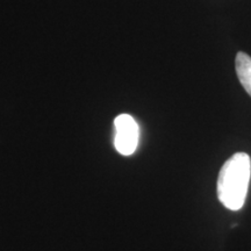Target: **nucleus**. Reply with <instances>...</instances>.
<instances>
[{
  "instance_id": "nucleus-1",
  "label": "nucleus",
  "mask_w": 251,
  "mask_h": 251,
  "mask_svg": "<svg viewBox=\"0 0 251 251\" xmlns=\"http://www.w3.org/2000/svg\"><path fill=\"white\" fill-rule=\"evenodd\" d=\"M251 177V159L244 152L235 153L222 165L218 179L220 202L230 211L241 209L246 201Z\"/></svg>"
},
{
  "instance_id": "nucleus-2",
  "label": "nucleus",
  "mask_w": 251,
  "mask_h": 251,
  "mask_svg": "<svg viewBox=\"0 0 251 251\" xmlns=\"http://www.w3.org/2000/svg\"><path fill=\"white\" fill-rule=\"evenodd\" d=\"M115 139L114 146L118 152L124 156L134 153L139 144V126L129 114H121L114 120Z\"/></svg>"
},
{
  "instance_id": "nucleus-3",
  "label": "nucleus",
  "mask_w": 251,
  "mask_h": 251,
  "mask_svg": "<svg viewBox=\"0 0 251 251\" xmlns=\"http://www.w3.org/2000/svg\"><path fill=\"white\" fill-rule=\"evenodd\" d=\"M235 68L240 83L251 97V57L246 52H238L235 59Z\"/></svg>"
}]
</instances>
